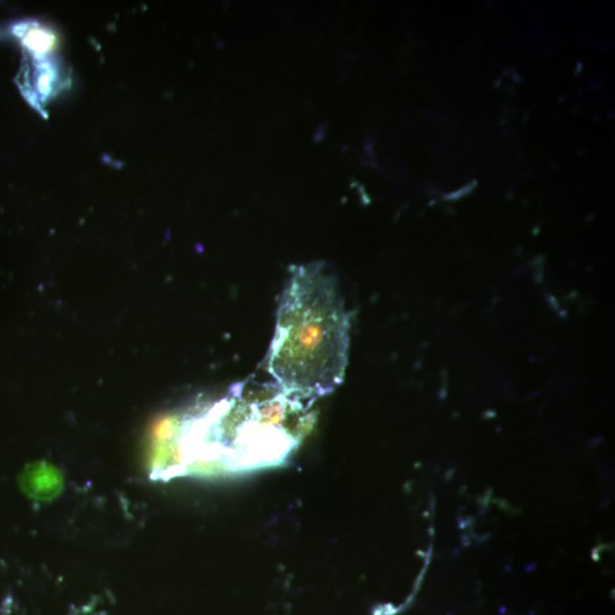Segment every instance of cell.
<instances>
[{
  "mask_svg": "<svg viewBox=\"0 0 615 615\" xmlns=\"http://www.w3.org/2000/svg\"><path fill=\"white\" fill-rule=\"evenodd\" d=\"M304 402L276 384H236L219 402L164 418L154 432L152 465L160 478L175 472L261 466L280 461L300 442L309 416Z\"/></svg>",
  "mask_w": 615,
  "mask_h": 615,
  "instance_id": "cell-1",
  "label": "cell"
},
{
  "mask_svg": "<svg viewBox=\"0 0 615 615\" xmlns=\"http://www.w3.org/2000/svg\"><path fill=\"white\" fill-rule=\"evenodd\" d=\"M350 318L337 280L323 263L292 268L266 367L284 395L297 402L333 392L344 378Z\"/></svg>",
  "mask_w": 615,
  "mask_h": 615,
  "instance_id": "cell-2",
  "label": "cell"
},
{
  "mask_svg": "<svg viewBox=\"0 0 615 615\" xmlns=\"http://www.w3.org/2000/svg\"><path fill=\"white\" fill-rule=\"evenodd\" d=\"M61 483L60 473L46 464L33 466L23 476L24 490L39 499H49L58 494Z\"/></svg>",
  "mask_w": 615,
  "mask_h": 615,
  "instance_id": "cell-3",
  "label": "cell"
}]
</instances>
